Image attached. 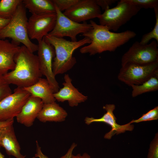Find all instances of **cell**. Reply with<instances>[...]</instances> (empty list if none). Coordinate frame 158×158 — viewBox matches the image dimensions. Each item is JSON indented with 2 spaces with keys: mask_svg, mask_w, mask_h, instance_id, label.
Wrapping results in <instances>:
<instances>
[{
  "mask_svg": "<svg viewBox=\"0 0 158 158\" xmlns=\"http://www.w3.org/2000/svg\"><path fill=\"white\" fill-rule=\"evenodd\" d=\"M92 28L82 36L90 39L91 43L80 49L81 54L94 55L105 51H115L136 35L134 31L127 30L121 32L111 31L106 26L90 21Z\"/></svg>",
  "mask_w": 158,
  "mask_h": 158,
  "instance_id": "6da1fadb",
  "label": "cell"
},
{
  "mask_svg": "<svg viewBox=\"0 0 158 158\" xmlns=\"http://www.w3.org/2000/svg\"><path fill=\"white\" fill-rule=\"evenodd\" d=\"M14 68L4 74L9 84L22 88L29 87L36 83L42 75L37 56L25 46L20 48L14 58Z\"/></svg>",
  "mask_w": 158,
  "mask_h": 158,
  "instance_id": "7a4b0ae2",
  "label": "cell"
},
{
  "mask_svg": "<svg viewBox=\"0 0 158 158\" xmlns=\"http://www.w3.org/2000/svg\"><path fill=\"white\" fill-rule=\"evenodd\" d=\"M44 38L54 47L55 56L54 58L52 69L55 75L64 73L71 69L76 63L73 56L77 49L91 42L90 39L84 37L75 41H70L63 38L58 37L48 34Z\"/></svg>",
  "mask_w": 158,
  "mask_h": 158,
  "instance_id": "3957f363",
  "label": "cell"
},
{
  "mask_svg": "<svg viewBox=\"0 0 158 158\" xmlns=\"http://www.w3.org/2000/svg\"><path fill=\"white\" fill-rule=\"evenodd\" d=\"M26 9L22 2L9 22L0 29V39L10 38L13 43L19 45L22 43L30 51L34 53L37 51L38 46L33 43L29 37Z\"/></svg>",
  "mask_w": 158,
  "mask_h": 158,
  "instance_id": "277c9868",
  "label": "cell"
},
{
  "mask_svg": "<svg viewBox=\"0 0 158 158\" xmlns=\"http://www.w3.org/2000/svg\"><path fill=\"white\" fill-rule=\"evenodd\" d=\"M141 9L128 0H121L114 7L104 11L98 18L100 25L109 30L117 31L136 15Z\"/></svg>",
  "mask_w": 158,
  "mask_h": 158,
  "instance_id": "5b68a950",
  "label": "cell"
},
{
  "mask_svg": "<svg viewBox=\"0 0 158 158\" xmlns=\"http://www.w3.org/2000/svg\"><path fill=\"white\" fill-rule=\"evenodd\" d=\"M158 47L155 40L144 44L135 42L122 56L121 66L128 63L145 65L158 62Z\"/></svg>",
  "mask_w": 158,
  "mask_h": 158,
  "instance_id": "8992f818",
  "label": "cell"
},
{
  "mask_svg": "<svg viewBox=\"0 0 158 158\" xmlns=\"http://www.w3.org/2000/svg\"><path fill=\"white\" fill-rule=\"evenodd\" d=\"M158 73V62L145 65L128 63L121 66L118 78L130 86L142 84Z\"/></svg>",
  "mask_w": 158,
  "mask_h": 158,
  "instance_id": "52a82bcc",
  "label": "cell"
},
{
  "mask_svg": "<svg viewBox=\"0 0 158 158\" xmlns=\"http://www.w3.org/2000/svg\"><path fill=\"white\" fill-rule=\"evenodd\" d=\"M55 6L56 20L53 29L48 34L49 35L60 38L67 37L71 38V41H77L78 35L86 33L92 28L91 24L86 22L78 23L72 20Z\"/></svg>",
  "mask_w": 158,
  "mask_h": 158,
  "instance_id": "ba28073f",
  "label": "cell"
},
{
  "mask_svg": "<svg viewBox=\"0 0 158 158\" xmlns=\"http://www.w3.org/2000/svg\"><path fill=\"white\" fill-rule=\"evenodd\" d=\"M30 95L23 88L17 87L13 93L1 100L0 101V121L14 119Z\"/></svg>",
  "mask_w": 158,
  "mask_h": 158,
  "instance_id": "9c48e42d",
  "label": "cell"
},
{
  "mask_svg": "<svg viewBox=\"0 0 158 158\" xmlns=\"http://www.w3.org/2000/svg\"><path fill=\"white\" fill-rule=\"evenodd\" d=\"M37 56L40 68L42 75L45 76L51 87L54 93L59 90V84L53 71L52 64L55 56L53 47L44 37L38 42Z\"/></svg>",
  "mask_w": 158,
  "mask_h": 158,
  "instance_id": "30bf717a",
  "label": "cell"
},
{
  "mask_svg": "<svg viewBox=\"0 0 158 158\" xmlns=\"http://www.w3.org/2000/svg\"><path fill=\"white\" fill-rule=\"evenodd\" d=\"M56 18V13L32 14L28 21L30 39L36 40L38 42L42 40L53 29Z\"/></svg>",
  "mask_w": 158,
  "mask_h": 158,
  "instance_id": "8fae6325",
  "label": "cell"
},
{
  "mask_svg": "<svg viewBox=\"0 0 158 158\" xmlns=\"http://www.w3.org/2000/svg\"><path fill=\"white\" fill-rule=\"evenodd\" d=\"M63 13L67 17L78 23L98 18L102 14L101 8L95 0H79Z\"/></svg>",
  "mask_w": 158,
  "mask_h": 158,
  "instance_id": "7c38bea8",
  "label": "cell"
},
{
  "mask_svg": "<svg viewBox=\"0 0 158 158\" xmlns=\"http://www.w3.org/2000/svg\"><path fill=\"white\" fill-rule=\"evenodd\" d=\"M103 108L106 111V112L101 117L96 118L92 117H86L84 121L87 125L94 122H103L111 126V130L105 135V138L110 139L115 134L118 135L123 133L126 131H132L133 130L134 126L131 124L130 122L122 125L116 123V118L113 113V111L115 108L114 104H106L103 107Z\"/></svg>",
  "mask_w": 158,
  "mask_h": 158,
  "instance_id": "4fadbf2b",
  "label": "cell"
},
{
  "mask_svg": "<svg viewBox=\"0 0 158 158\" xmlns=\"http://www.w3.org/2000/svg\"><path fill=\"white\" fill-rule=\"evenodd\" d=\"M64 79L63 87L54 93L56 100L62 102L68 101L69 106L73 107L87 100V96L83 94L74 86L69 75L65 74Z\"/></svg>",
  "mask_w": 158,
  "mask_h": 158,
  "instance_id": "5bb4252c",
  "label": "cell"
},
{
  "mask_svg": "<svg viewBox=\"0 0 158 158\" xmlns=\"http://www.w3.org/2000/svg\"><path fill=\"white\" fill-rule=\"evenodd\" d=\"M43 104L40 98L31 95L16 116L17 122L27 127L32 126Z\"/></svg>",
  "mask_w": 158,
  "mask_h": 158,
  "instance_id": "9a60e30c",
  "label": "cell"
},
{
  "mask_svg": "<svg viewBox=\"0 0 158 158\" xmlns=\"http://www.w3.org/2000/svg\"><path fill=\"white\" fill-rule=\"evenodd\" d=\"M20 48L7 40L0 39V71L4 74L14 68V58Z\"/></svg>",
  "mask_w": 158,
  "mask_h": 158,
  "instance_id": "2e32d148",
  "label": "cell"
},
{
  "mask_svg": "<svg viewBox=\"0 0 158 158\" xmlns=\"http://www.w3.org/2000/svg\"><path fill=\"white\" fill-rule=\"evenodd\" d=\"M13 124L2 130L0 136V147L4 148L8 155L16 158H25V156L20 153V147L15 135Z\"/></svg>",
  "mask_w": 158,
  "mask_h": 158,
  "instance_id": "e0dca14e",
  "label": "cell"
},
{
  "mask_svg": "<svg viewBox=\"0 0 158 158\" xmlns=\"http://www.w3.org/2000/svg\"><path fill=\"white\" fill-rule=\"evenodd\" d=\"M68 116L66 111L55 102L44 104L37 118L40 122H61Z\"/></svg>",
  "mask_w": 158,
  "mask_h": 158,
  "instance_id": "ac0fdd59",
  "label": "cell"
},
{
  "mask_svg": "<svg viewBox=\"0 0 158 158\" xmlns=\"http://www.w3.org/2000/svg\"><path fill=\"white\" fill-rule=\"evenodd\" d=\"M23 88L31 95L40 98L44 104L51 103L56 100L53 90L46 79L41 78L33 85Z\"/></svg>",
  "mask_w": 158,
  "mask_h": 158,
  "instance_id": "d6986e66",
  "label": "cell"
},
{
  "mask_svg": "<svg viewBox=\"0 0 158 158\" xmlns=\"http://www.w3.org/2000/svg\"><path fill=\"white\" fill-rule=\"evenodd\" d=\"M22 3L32 14L56 13L55 5L52 0H23Z\"/></svg>",
  "mask_w": 158,
  "mask_h": 158,
  "instance_id": "ffe728a7",
  "label": "cell"
},
{
  "mask_svg": "<svg viewBox=\"0 0 158 158\" xmlns=\"http://www.w3.org/2000/svg\"><path fill=\"white\" fill-rule=\"evenodd\" d=\"M132 96L135 97L142 94L158 90V73L142 84L132 85Z\"/></svg>",
  "mask_w": 158,
  "mask_h": 158,
  "instance_id": "44dd1931",
  "label": "cell"
},
{
  "mask_svg": "<svg viewBox=\"0 0 158 158\" xmlns=\"http://www.w3.org/2000/svg\"><path fill=\"white\" fill-rule=\"evenodd\" d=\"M22 0H1L0 1V18L10 19L13 16Z\"/></svg>",
  "mask_w": 158,
  "mask_h": 158,
  "instance_id": "7402d4cb",
  "label": "cell"
},
{
  "mask_svg": "<svg viewBox=\"0 0 158 158\" xmlns=\"http://www.w3.org/2000/svg\"><path fill=\"white\" fill-rule=\"evenodd\" d=\"M155 17L154 27L150 32L143 35L140 43L142 44H148L152 39H155L158 43V6L154 8Z\"/></svg>",
  "mask_w": 158,
  "mask_h": 158,
  "instance_id": "603a6c76",
  "label": "cell"
},
{
  "mask_svg": "<svg viewBox=\"0 0 158 158\" xmlns=\"http://www.w3.org/2000/svg\"><path fill=\"white\" fill-rule=\"evenodd\" d=\"M158 118V107L157 106L145 114H143L139 118L133 120L130 122L138 123L142 121L156 120Z\"/></svg>",
  "mask_w": 158,
  "mask_h": 158,
  "instance_id": "cb8c5ba5",
  "label": "cell"
},
{
  "mask_svg": "<svg viewBox=\"0 0 158 158\" xmlns=\"http://www.w3.org/2000/svg\"><path fill=\"white\" fill-rule=\"evenodd\" d=\"M9 85L5 80L4 74L0 71V101L12 93Z\"/></svg>",
  "mask_w": 158,
  "mask_h": 158,
  "instance_id": "d4e9b609",
  "label": "cell"
},
{
  "mask_svg": "<svg viewBox=\"0 0 158 158\" xmlns=\"http://www.w3.org/2000/svg\"><path fill=\"white\" fill-rule=\"evenodd\" d=\"M141 9L154 8L158 6V0H128Z\"/></svg>",
  "mask_w": 158,
  "mask_h": 158,
  "instance_id": "484cf974",
  "label": "cell"
},
{
  "mask_svg": "<svg viewBox=\"0 0 158 158\" xmlns=\"http://www.w3.org/2000/svg\"><path fill=\"white\" fill-rule=\"evenodd\" d=\"M55 6L61 12L65 11L77 3L79 0H52Z\"/></svg>",
  "mask_w": 158,
  "mask_h": 158,
  "instance_id": "4316f807",
  "label": "cell"
},
{
  "mask_svg": "<svg viewBox=\"0 0 158 158\" xmlns=\"http://www.w3.org/2000/svg\"><path fill=\"white\" fill-rule=\"evenodd\" d=\"M147 158H158V135L157 133L151 142Z\"/></svg>",
  "mask_w": 158,
  "mask_h": 158,
  "instance_id": "83f0119b",
  "label": "cell"
},
{
  "mask_svg": "<svg viewBox=\"0 0 158 158\" xmlns=\"http://www.w3.org/2000/svg\"><path fill=\"white\" fill-rule=\"evenodd\" d=\"M97 5L102 10L104 11L109 8L112 4L116 2L115 0H95Z\"/></svg>",
  "mask_w": 158,
  "mask_h": 158,
  "instance_id": "f1b7e54d",
  "label": "cell"
},
{
  "mask_svg": "<svg viewBox=\"0 0 158 158\" xmlns=\"http://www.w3.org/2000/svg\"><path fill=\"white\" fill-rule=\"evenodd\" d=\"M36 152L35 154V157L33 158L38 157V158H48V157L44 154L42 152L41 147L39 145L37 141H36Z\"/></svg>",
  "mask_w": 158,
  "mask_h": 158,
  "instance_id": "f546056e",
  "label": "cell"
},
{
  "mask_svg": "<svg viewBox=\"0 0 158 158\" xmlns=\"http://www.w3.org/2000/svg\"><path fill=\"white\" fill-rule=\"evenodd\" d=\"M13 122L14 119L5 121H0V130L4 129L13 124Z\"/></svg>",
  "mask_w": 158,
  "mask_h": 158,
  "instance_id": "4dcf8cb0",
  "label": "cell"
},
{
  "mask_svg": "<svg viewBox=\"0 0 158 158\" xmlns=\"http://www.w3.org/2000/svg\"><path fill=\"white\" fill-rule=\"evenodd\" d=\"M77 145L75 143H73L71 146L66 153L60 158H71L72 152L74 149L77 146Z\"/></svg>",
  "mask_w": 158,
  "mask_h": 158,
  "instance_id": "1f68e13d",
  "label": "cell"
},
{
  "mask_svg": "<svg viewBox=\"0 0 158 158\" xmlns=\"http://www.w3.org/2000/svg\"><path fill=\"white\" fill-rule=\"evenodd\" d=\"M10 19H5L0 18V29L6 26L9 22Z\"/></svg>",
  "mask_w": 158,
  "mask_h": 158,
  "instance_id": "d6a6232c",
  "label": "cell"
},
{
  "mask_svg": "<svg viewBox=\"0 0 158 158\" xmlns=\"http://www.w3.org/2000/svg\"><path fill=\"white\" fill-rule=\"evenodd\" d=\"M71 158H91L90 156L86 153H84L82 155L80 154L76 155H74L73 154Z\"/></svg>",
  "mask_w": 158,
  "mask_h": 158,
  "instance_id": "836d02e7",
  "label": "cell"
},
{
  "mask_svg": "<svg viewBox=\"0 0 158 158\" xmlns=\"http://www.w3.org/2000/svg\"><path fill=\"white\" fill-rule=\"evenodd\" d=\"M0 158H5L4 156L1 152L0 150Z\"/></svg>",
  "mask_w": 158,
  "mask_h": 158,
  "instance_id": "e575fe53",
  "label": "cell"
},
{
  "mask_svg": "<svg viewBox=\"0 0 158 158\" xmlns=\"http://www.w3.org/2000/svg\"><path fill=\"white\" fill-rule=\"evenodd\" d=\"M3 130H0V135H1V132Z\"/></svg>",
  "mask_w": 158,
  "mask_h": 158,
  "instance_id": "d590c367",
  "label": "cell"
}]
</instances>
